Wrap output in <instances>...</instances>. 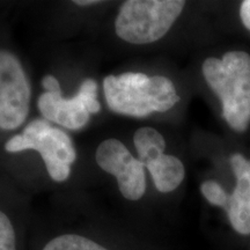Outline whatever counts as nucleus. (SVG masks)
Instances as JSON below:
<instances>
[{"label": "nucleus", "mask_w": 250, "mask_h": 250, "mask_svg": "<svg viewBox=\"0 0 250 250\" xmlns=\"http://www.w3.org/2000/svg\"><path fill=\"white\" fill-rule=\"evenodd\" d=\"M96 162L103 170L117 180L122 196L129 201H138L145 195V166L133 156L120 140H103L95 153Z\"/></svg>", "instance_id": "nucleus-7"}, {"label": "nucleus", "mask_w": 250, "mask_h": 250, "mask_svg": "<svg viewBox=\"0 0 250 250\" xmlns=\"http://www.w3.org/2000/svg\"><path fill=\"white\" fill-rule=\"evenodd\" d=\"M229 223L237 233L250 234V196L233 192L225 208Z\"/></svg>", "instance_id": "nucleus-10"}, {"label": "nucleus", "mask_w": 250, "mask_h": 250, "mask_svg": "<svg viewBox=\"0 0 250 250\" xmlns=\"http://www.w3.org/2000/svg\"><path fill=\"white\" fill-rule=\"evenodd\" d=\"M8 153L34 149L43 159L49 176L56 182H64L71 174V166L77 159L72 139L59 127L46 120H34L21 134L12 137L5 144Z\"/></svg>", "instance_id": "nucleus-4"}, {"label": "nucleus", "mask_w": 250, "mask_h": 250, "mask_svg": "<svg viewBox=\"0 0 250 250\" xmlns=\"http://www.w3.org/2000/svg\"><path fill=\"white\" fill-rule=\"evenodd\" d=\"M108 107L116 114L147 117L153 112L168 111L180 101L174 83L162 76L148 77L142 72H125L103 80Z\"/></svg>", "instance_id": "nucleus-1"}, {"label": "nucleus", "mask_w": 250, "mask_h": 250, "mask_svg": "<svg viewBox=\"0 0 250 250\" xmlns=\"http://www.w3.org/2000/svg\"><path fill=\"white\" fill-rule=\"evenodd\" d=\"M184 6L182 0H129L121 6L115 30L131 44H149L169 31Z\"/></svg>", "instance_id": "nucleus-3"}, {"label": "nucleus", "mask_w": 250, "mask_h": 250, "mask_svg": "<svg viewBox=\"0 0 250 250\" xmlns=\"http://www.w3.org/2000/svg\"><path fill=\"white\" fill-rule=\"evenodd\" d=\"M101 1H98V0H77L74 1V4L79 5V6H92L95 4H100Z\"/></svg>", "instance_id": "nucleus-17"}, {"label": "nucleus", "mask_w": 250, "mask_h": 250, "mask_svg": "<svg viewBox=\"0 0 250 250\" xmlns=\"http://www.w3.org/2000/svg\"><path fill=\"white\" fill-rule=\"evenodd\" d=\"M43 250H109L92 239L78 234H62L44 246Z\"/></svg>", "instance_id": "nucleus-11"}, {"label": "nucleus", "mask_w": 250, "mask_h": 250, "mask_svg": "<svg viewBox=\"0 0 250 250\" xmlns=\"http://www.w3.org/2000/svg\"><path fill=\"white\" fill-rule=\"evenodd\" d=\"M30 99V83L20 61L0 50V130H15L24 123Z\"/></svg>", "instance_id": "nucleus-5"}, {"label": "nucleus", "mask_w": 250, "mask_h": 250, "mask_svg": "<svg viewBox=\"0 0 250 250\" xmlns=\"http://www.w3.org/2000/svg\"><path fill=\"white\" fill-rule=\"evenodd\" d=\"M0 250H17L14 227L2 211H0Z\"/></svg>", "instance_id": "nucleus-14"}, {"label": "nucleus", "mask_w": 250, "mask_h": 250, "mask_svg": "<svg viewBox=\"0 0 250 250\" xmlns=\"http://www.w3.org/2000/svg\"><path fill=\"white\" fill-rule=\"evenodd\" d=\"M230 166L236 177L234 192L250 196V160L241 154H234L230 158Z\"/></svg>", "instance_id": "nucleus-12"}, {"label": "nucleus", "mask_w": 250, "mask_h": 250, "mask_svg": "<svg viewBox=\"0 0 250 250\" xmlns=\"http://www.w3.org/2000/svg\"><path fill=\"white\" fill-rule=\"evenodd\" d=\"M201 191L210 204L224 208H226L229 196L225 191L224 188L215 181H205L204 183H202Z\"/></svg>", "instance_id": "nucleus-13"}, {"label": "nucleus", "mask_w": 250, "mask_h": 250, "mask_svg": "<svg viewBox=\"0 0 250 250\" xmlns=\"http://www.w3.org/2000/svg\"><path fill=\"white\" fill-rule=\"evenodd\" d=\"M42 85L46 89V92H54L61 88L58 80L54 76H45L42 80Z\"/></svg>", "instance_id": "nucleus-16"}, {"label": "nucleus", "mask_w": 250, "mask_h": 250, "mask_svg": "<svg viewBox=\"0 0 250 250\" xmlns=\"http://www.w3.org/2000/svg\"><path fill=\"white\" fill-rule=\"evenodd\" d=\"M240 17H241L242 23L250 30V0L242 2L240 7Z\"/></svg>", "instance_id": "nucleus-15"}, {"label": "nucleus", "mask_w": 250, "mask_h": 250, "mask_svg": "<svg viewBox=\"0 0 250 250\" xmlns=\"http://www.w3.org/2000/svg\"><path fill=\"white\" fill-rule=\"evenodd\" d=\"M151 174L156 189L167 193L180 187L186 176V169L182 161L174 155L162 154L151 164L146 166Z\"/></svg>", "instance_id": "nucleus-8"}, {"label": "nucleus", "mask_w": 250, "mask_h": 250, "mask_svg": "<svg viewBox=\"0 0 250 250\" xmlns=\"http://www.w3.org/2000/svg\"><path fill=\"white\" fill-rule=\"evenodd\" d=\"M133 143L138 159L144 166L151 164L162 154H165L166 142L164 136L153 127H140L133 136Z\"/></svg>", "instance_id": "nucleus-9"}, {"label": "nucleus", "mask_w": 250, "mask_h": 250, "mask_svg": "<svg viewBox=\"0 0 250 250\" xmlns=\"http://www.w3.org/2000/svg\"><path fill=\"white\" fill-rule=\"evenodd\" d=\"M203 76L223 104V116L237 132L250 124V56L229 51L221 59L211 57L203 62Z\"/></svg>", "instance_id": "nucleus-2"}, {"label": "nucleus", "mask_w": 250, "mask_h": 250, "mask_svg": "<svg viewBox=\"0 0 250 250\" xmlns=\"http://www.w3.org/2000/svg\"><path fill=\"white\" fill-rule=\"evenodd\" d=\"M37 107L48 122L70 130H80L88 123L90 115L101 110L98 101V83L92 78L83 80L78 93L71 99L62 98L61 88L45 92L39 98Z\"/></svg>", "instance_id": "nucleus-6"}]
</instances>
